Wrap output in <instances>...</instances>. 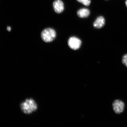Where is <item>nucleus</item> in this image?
Wrapping results in <instances>:
<instances>
[{
    "mask_svg": "<svg viewBox=\"0 0 127 127\" xmlns=\"http://www.w3.org/2000/svg\"><path fill=\"white\" fill-rule=\"evenodd\" d=\"M20 107L24 113L30 114L35 112L37 109L38 106L35 101L31 98L27 99L22 102Z\"/></svg>",
    "mask_w": 127,
    "mask_h": 127,
    "instance_id": "nucleus-1",
    "label": "nucleus"
},
{
    "mask_svg": "<svg viewBox=\"0 0 127 127\" xmlns=\"http://www.w3.org/2000/svg\"><path fill=\"white\" fill-rule=\"evenodd\" d=\"M56 32L53 29H46L41 33V37L43 40L46 42H52L56 37Z\"/></svg>",
    "mask_w": 127,
    "mask_h": 127,
    "instance_id": "nucleus-2",
    "label": "nucleus"
},
{
    "mask_svg": "<svg viewBox=\"0 0 127 127\" xmlns=\"http://www.w3.org/2000/svg\"><path fill=\"white\" fill-rule=\"evenodd\" d=\"M113 109L115 114L119 115L124 110L125 105L123 101L120 99H116L112 104Z\"/></svg>",
    "mask_w": 127,
    "mask_h": 127,
    "instance_id": "nucleus-3",
    "label": "nucleus"
},
{
    "mask_svg": "<svg viewBox=\"0 0 127 127\" xmlns=\"http://www.w3.org/2000/svg\"><path fill=\"white\" fill-rule=\"evenodd\" d=\"M68 45L72 50H76L80 48L82 42L80 40L76 37H71L68 41Z\"/></svg>",
    "mask_w": 127,
    "mask_h": 127,
    "instance_id": "nucleus-4",
    "label": "nucleus"
},
{
    "mask_svg": "<svg viewBox=\"0 0 127 127\" xmlns=\"http://www.w3.org/2000/svg\"><path fill=\"white\" fill-rule=\"evenodd\" d=\"M53 6L54 10L57 13H61L64 10V5L61 0H56L54 1Z\"/></svg>",
    "mask_w": 127,
    "mask_h": 127,
    "instance_id": "nucleus-5",
    "label": "nucleus"
},
{
    "mask_svg": "<svg viewBox=\"0 0 127 127\" xmlns=\"http://www.w3.org/2000/svg\"><path fill=\"white\" fill-rule=\"evenodd\" d=\"M105 24V20L102 16H99L97 17L93 24V26L96 29L102 28Z\"/></svg>",
    "mask_w": 127,
    "mask_h": 127,
    "instance_id": "nucleus-6",
    "label": "nucleus"
},
{
    "mask_svg": "<svg viewBox=\"0 0 127 127\" xmlns=\"http://www.w3.org/2000/svg\"><path fill=\"white\" fill-rule=\"evenodd\" d=\"M90 14V11L87 8L81 9L77 12V15L80 18H85L88 17Z\"/></svg>",
    "mask_w": 127,
    "mask_h": 127,
    "instance_id": "nucleus-7",
    "label": "nucleus"
},
{
    "mask_svg": "<svg viewBox=\"0 0 127 127\" xmlns=\"http://www.w3.org/2000/svg\"><path fill=\"white\" fill-rule=\"evenodd\" d=\"M77 1L86 6L89 5L91 3V0H77Z\"/></svg>",
    "mask_w": 127,
    "mask_h": 127,
    "instance_id": "nucleus-8",
    "label": "nucleus"
},
{
    "mask_svg": "<svg viewBox=\"0 0 127 127\" xmlns=\"http://www.w3.org/2000/svg\"><path fill=\"white\" fill-rule=\"evenodd\" d=\"M122 62L127 67V54L124 55L122 57Z\"/></svg>",
    "mask_w": 127,
    "mask_h": 127,
    "instance_id": "nucleus-9",
    "label": "nucleus"
},
{
    "mask_svg": "<svg viewBox=\"0 0 127 127\" xmlns=\"http://www.w3.org/2000/svg\"><path fill=\"white\" fill-rule=\"evenodd\" d=\"M7 30L8 31L10 32L11 30V28L10 27H8L7 28Z\"/></svg>",
    "mask_w": 127,
    "mask_h": 127,
    "instance_id": "nucleus-10",
    "label": "nucleus"
},
{
    "mask_svg": "<svg viewBox=\"0 0 127 127\" xmlns=\"http://www.w3.org/2000/svg\"><path fill=\"white\" fill-rule=\"evenodd\" d=\"M125 4H126V7H127V0H126V1H125Z\"/></svg>",
    "mask_w": 127,
    "mask_h": 127,
    "instance_id": "nucleus-11",
    "label": "nucleus"
}]
</instances>
